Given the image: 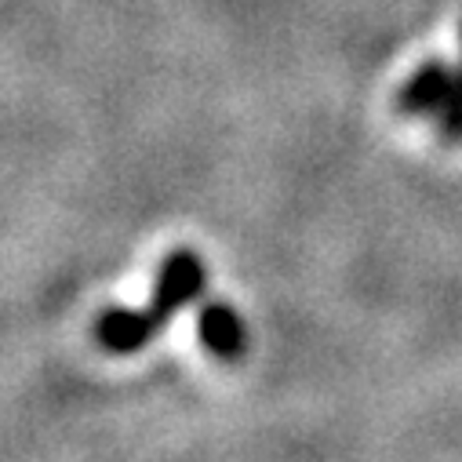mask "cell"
<instances>
[{
	"label": "cell",
	"mask_w": 462,
	"mask_h": 462,
	"mask_svg": "<svg viewBox=\"0 0 462 462\" xmlns=\"http://www.w3.org/2000/svg\"><path fill=\"white\" fill-rule=\"evenodd\" d=\"M204 263L197 259V252L189 248H175L164 263H161V273H157V284H153V299L143 306V320L153 335H161L168 328V320L189 306L193 299H200L204 291Z\"/></svg>",
	"instance_id": "1"
},
{
	"label": "cell",
	"mask_w": 462,
	"mask_h": 462,
	"mask_svg": "<svg viewBox=\"0 0 462 462\" xmlns=\"http://www.w3.org/2000/svg\"><path fill=\"white\" fill-rule=\"evenodd\" d=\"M197 335H200L204 350L211 357H218V361L234 365V361H241L248 354V324H245V317L234 306L222 302V299L200 306V313H197Z\"/></svg>",
	"instance_id": "2"
},
{
	"label": "cell",
	"mask_w": 462,
	"mask_h": 462,
	"mask_svg": "<svg viewBox=\"0 0 462 462\" xmlns=\"http://www.w3.org/2000/svg\"><path fill=\"white\" fill-rule=\"evenodd\" d=\"M455 77H458V69H451L444 62L419 66L408 77V84L397 91V109L404 117H440L455 95Z\"/></svg>",
	"instance_id": "3"
},
{
	"label": "cell",
	"mask_w": 462,
	"mask_h": 462,
	"mask_svg": "<svg viewBox=\"0 0 462 462\" xmlns=\"http://www.w3.org/2000/svg\"><path fill=\"white\" fill-rule=\"evenodd\" d=\"M95 338L102 350L109 354H139L143 346H150L153 331L143 320V310H125V306H109L95 320Z\"/></svg>",
	"instance_id": "4"
},
{
	"label": "cell",
	"mask_w": 462,
	"mask_h": 462,
	"mask_svg": "<svg viewBox=\"0 0 462 462\" xmlns=\"http://www.w3.org/2000/svg\"><path fill=\"white\" fill-rule=\"evenodd\" d=\"M437 135H440L444 146L462 143V66H458V77H455V95H451L448 109L437 117Z\"/></svg>",
	"instance_id": "5"
}]
</instances>
